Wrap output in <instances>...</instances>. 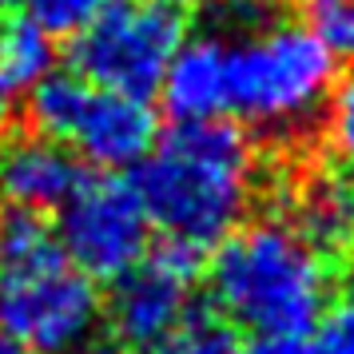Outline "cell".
I'll return each mask as SVG.
<instances>
[{
  "label": "cell",
  "mask_w": 354,
  "mask_h": 354,
  "mask_svg": "<svg viewBox=\"0 0 354 354\" xmlns=\"http://www.w3.org/2000/svg\"><path fill=\"white\" fill-rule=\"evenodd\" d=\"M227 52V115L274 136H295L326 108L338 60L295 20L219 36Z\"/></svg>",
  "instance_id": "obj_4"
},
{
  "label": "cell",
  "mask_w": 354,
  "mask_h": 354,
  "mask_svg": "<svg viewBox=\"0 0 354 354\" xmlns=\"http://www.w3.org/2000/svg\"><path fill=\"white\" fill-rule=\"evenodd\" d=\"M80 176V160L40 131L0 144V199L17 211H56L76 192Z\"/></svg>",
  "instance_id": "obj_9"
},
{
  "label": "cell",
  "mask_w": 354,
  "mask_h": 354,
  "mask_svg": "<svg viewBox=\"0 0 354 354\" xmlns=\"http://www.w3.org/2000/svg\"><path fill=\"white\" fill-rule=\"evenodd\" d=\"M195 274L199 255L171 243L163 251H147L131 271L120 274L108 303V319L120 342L140 351V346H160L171 330H179L192 319Z\"/></svg>",
  "instance_id": "obj_8"
},
{
  "label": "cell",
  "mask_w": 354,
  "mask_h": 354,
  "mask_svg": "<svg viewBox=\"0 0 354 354\" xmlns=\"http://www.w3.org/2000/svg\"><path fill=\"white\" fill-rule=\"evenodd\" d=\"M52 76V40L28 20L0 28V88L8 96H28L36 84Z\"/></svg>",
  "instance_id": "obj_12"
},
{
  "label": "cell",
  "mask_w": 354,
  "mask_h": 354,
  "mask_svg": "<svg viewBox=\"0 0 354 354\" xmlns=\"http://www.w3.org/2000/svg\"><path fill=\"white\" fill-rule=\"evenodd\" d=\"M330 251L295 219L239 223L211 259V299L231 326L259 338H303L330 306Z\"/></svg>",
  "instance_id": "obj_2"
},
{
  "label": "cell",
  "mask_w": 354,
  "mask_h": 354,
  "mask_svg": "<svg viewBox=\"0 0 354 354\" xmlns=\"http://www.w3.org/2000/svg\"><path fill=\"white\" fill-rule=\"evenodd\" d=\"M108 4L112 0H24V20L48 40H60V36L76 40Z\"/></svg>",
  "instance_id": "obj_13"
},
{
  "label": "cell",
  "mask_w": 354,
  "mask_h": 354,
  "mask_svg": "<svg viewBox=\"0 0 354 354\" xmlns=\"http://www.w3.org/2000/svg\"><path fill=\"white\" fill-rule=\"evenodd\" d=\"M310 330H315V342L306 346L310 354H354V299L330 303Z\"/></svg>",
  "instance_id": "obj_17"
},
{
  "label": "cell",
  "mask_w": 354,
  "mask_h": 354,
  "mask_svg": "<svg viewBox=\"0 0 354 354\" xmlns=\"http://www.w3.org/2000/svg\"><path fill=\"white\" fill-rule=\"evenodd\" d=\"M239 354H310V351H306L303 338H255Z\"/></svg>",
  "instance_id": "obj_19"
},
{
  "label": "cell",
  "mask_w": 354,
  "mask_h": 354,
  "mask_svg": "<svg viewBox=\"0 0 354 354\" xmlns=\"http://www.w3.org/2000/svg\"><path fill=\"white\" fill-rule=\"evenodd\" d=\"M28 115L40 136L68 147L100 171L136 167L156 144V115L147 100L112 92L80 72H52L28 92Z\"/></svg>",
  "instance_id": "obj_5"
},
{
  "label": "cell",
  "mask_w": 354,
  "mask_h": 354,
  "mask_svg": "<svg viewBox=\"0 0 354 354\" xmlns=\"http://www.w3.org/2000/svg\"><path fill=\"white\" fill-rule=\"evenodd\" d=\"M274 17H279L274 0H207V32L215 36L255 32Z\"/></svg>",
  "instance_id": "obj_16"
},
{
  "label": "cell",
  "mask_w": 354,
  "mask_h": 354,
  "mask_svg": "<svg viewBox=\"0 0 354 354\" xmlns=\"http://www.w3.org/2000/svg\"><path fill=\"white\" fill-rule=\"evenodd\" d=\"M239 338L227 326L223 319H211V315H192L179 330L163 338L156 354H239Z\"/></svg>",
  "instance_id": "obj_15"
},
{
  "label": "cell",
  "mask_w": 354,
  "mask_h": 354,
  "mask_svg": "<svg viewBox=\"0 0 354 354\" xmlns=\"http://www.w3.org/2000/svg\"><path fill=\"white\" fill-rule=\"evenodd\" d=\"M56 239L72 259V267L92 283H115L147 255L151 219L136 183L120 179L115 171L80 176L76 192L60 203Z\"/></svg>",
  "instance_id": "obj_7"
},
{
  "label": "cell",
  "mask_w": 354,
  "mask_h": 354,
  "mask_svg": "<svg viewBox=\"0 0 354 354\" xmlns=\"http://www.w3.org/2000/svg\"><path fill=\"white\" fill-rule=\"evenodd\" d=\"M12 104H17V96H8V92L0 88V128H4V120L12 115Z\"/></svg>",
  "instance_id": "obj_21"
},
{
  "label": "cell",
  "mask_w": 354,
  "mask_h": 354,
  "mask_svg": "<svg viewBox=\"0 0 354 354\" xmlns=\"http://www.w3.org/2000/svg\"><path fill=\"white\" fill-rule=\"evenodd\" d=\"M310 239L322 251H335L342 243L354 239V183L346 179H319L310 183L299 203V219Z\"/></svg>",
  "instance_id": "obj_11"
},
{
  "label": "cell",
  "mask_w": 354,
  "mask_h": 354,
  "mask_svg": "<svg viewBox=\"0 0 354 354\" xmlns=\"http://www.w3.org/2000/svg\"><path fill=\"white\" fill-rule=\"evenodd\" d=\"M259 187L251 136L227 120L176 124L140 160L136 192L151 227L183 251H207L247 219Z\"/></svg>",
  "instance_id": "obj_1"
},
{
  "label": "cell",
  "mask_w": 354,
  "mask_h": 354,
  "mask_svg": "<svg viewBox=\"0 0 354 354\" xmlns=\"http://www.w3.org/2000/svg\"><path fill=\"white\" fill-rule=\"evenodd\" d=\"M303 28L330 56H354V0H303Z\"/></svg>",
  "instance_id": "obj_14"
},
{
  "label": "cell",
  "mask_w": 354,
  "mask_h": 354,
  "mask_svg": "<svg viewBox=\"0 0 354 354\" xmlns=\"http://www.w3.org/2000/svg\"><path fill=\"white\" fill-rule=\"evenodd\" d=\"M8 4H12V0H0V8H8Z\"/></svg>",
  "instance_id": "obj_23"
},
{
  "label": "cell",
  "mask_w": 354,
  "mask_h": 354,
  "mask_svg": "<svg viewBox=\"0 0 354 354\" xmlns=\"http://www.w3.org/2000/svg\"><path fill=\"white\" fill-rule=\"evenodd\" d=\"M104 319L96 283L72 267L40 215H0V338L32 354H72Z\"/></svg>",
  "instance_id": "obj_3"
},
{
  "label": "cell",
  "mask_w": 354,
  "mask_h": 354,
  "mask_svg": "<svg viewBox=\"0 0 354 354\" xmlns=\"http://www.w3.org/2000/svg\"><path fill=\"white\" fill-rule=\"evenodd\" d=\"M187 36L176 0H112L72 48V72L112 92L147 100Z\"/></svg>",
  "instance_id": "obj_6"
},
{
  "label": "cell",
  "mask_w": 354,
  "mask_h": 354,
  "mask_svg": "<svg viewBox=\"0 0 354 354\" xmlns=\"http://www.w3.org/2000/svg\"><path fill=\"white\" fill-rule=\"evenodd\" d=\"M163 108L176 124L227 120V52L215 32L183 40L160 84Z\"/></svg>",
  "instance_id": "obj_10"
},
{
  "label": "cell",
  "mask_w": 354,
  "mask_h": 354,
  "mask_svg": "<svg viewBox=\"0 0 354 354\" xmlns=\"http://www.w3.org/2000/svg\"><path fill=\"white\" fill-rule=\"evenodd\" d=\"M0 354H32V351H24V346H17V342H8V338H0Z\"/></svg>",
  "instance_id": "obj_22"
},
{
  "label": "cell",
  "mask_w": 354,
  "mask_h": 354,
  "mask_svg": "<svg viewBox=\"0 0 354 354\" xmlns=\"http://www.w3.org/2000/svg\"><path fill=\"white\" fill-rule=\"evenodd\" d=\"M326 128H330L335 151L346 163H354V72L326 100Z\"/></svg>",
  "instance_id": "obj_18"
},
{
  "label": "cell",
  "mask_w": 354,
  "mask_h": 354,
  "mask_svg": "<svg viewBox=\"0 0 354 354\" xmlns=\"http://www.w3.org/2000/svg\"><path fill=\"white\" fill-rule=\"evenodd\" d=\"M72 354H140L136 346L128 342H120V338H108V342H100V338H88L84 346H76Z\"/></svg>",
  "instance_id": "obj_20"
}]
</instances>
